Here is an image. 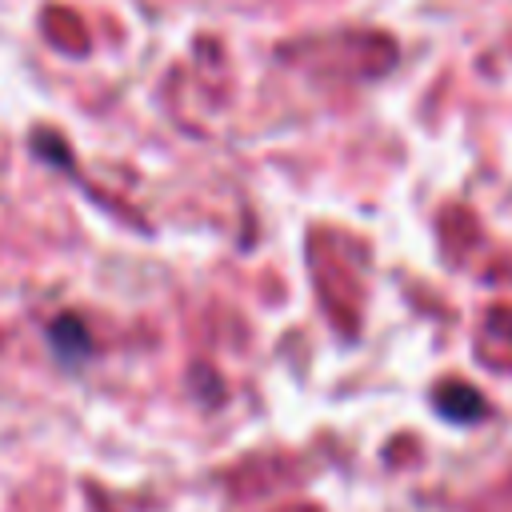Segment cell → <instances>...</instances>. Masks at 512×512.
Segmentation results:
<instances>
[{
	"label": "cell",
	"instance_id": "1",
	"mask_svg": "<svg viewBox=\"0 0 512 512\" xmlns=\"http://www.w3.org/2000/svg\"><path fill=\"white\" fill-rule=\"evenodd\" d=\"M436 408L448 420H480L484 416V396L472 384H452V388H444L436 396Z\"/></svg>",
	"mask_w": 512,
	"mask_h": 512
},
{
	"label": "cell",
	"instance_id": "2",
	"mask_svg": "<svg viewBox=\"0 0 512 512\" xmlns=\"http://www.w3.org/2000/svg\"><path fill=\"white\" fill-rule=\"evenodd\" d=\"M48 336H52V348H56L60 360H80V356H88V332H84V324H80L76 316H60Z\"/></svg>",
	"mask_w": 512,
	"mask_h": 512
}]
</instances>
